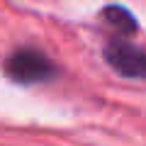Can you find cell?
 Segmentation results:
<instances>
[{
	"label": "cell",
	"instance_id": "cell-1",
	"mask_svg": "<svg viewBox=\"0 0 146 146\" xmlns=\"http://www.w3.org/2000/svg\"><path fill=\"white\" fill-rule=\"evenodd\" d=\"M5 71L17 83H42V80H51L56 76V66L51 63V58L32 46L12 51L5 63Z\"/></svg>",
	"mask_w": 146,
	"mask_h": 146
},
{
	"label": "cell",
	"instance_id": "cell-2",
	"mask_svg": "<svg viewBox=\"0 0 146 146\" xmlns=\"http://www.w3.org/2000/svg\"><path fill=\"white\" fill-rule=\"evenodd\" d=\"M105 61L127 78H146V51L127 39H112L105 46Z\"/></svg>",
	"mask_w": 146,
	"mask_h": 146
},
{
	"label": "cell",
	"instance_id": "cell-3",
	"mask_svg": "<svg viewBox=\"0 0 146 146\" xmlns=\"http://www.w3.org/2000/svg\"><path fill=\"white\" fill-rule=\"evenodd\" d=\"M102 17L107 20V25H112L122 36H124V34H131V32H136V22H134V17H131L129 12L124 10V7L110 5V7H105V10H102Z\"/></svg>",
	"mask_w": 146,
	"mask_h": 146
}]
</instances>
